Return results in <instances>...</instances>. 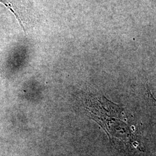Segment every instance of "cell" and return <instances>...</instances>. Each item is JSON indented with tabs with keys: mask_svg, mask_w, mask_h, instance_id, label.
I'll list each match as a JSON object with an SVG mask.
<instances>
[{
	"mask_svg": "<svg viewBox=\"0 0 156 156\" xmlns=\"http://www.w3.org/2000/svg\"><path fill=\"white\" fill-rule=\"evenodd\" d=\"M0 2H1V3H3L4 5H5L6 6H8V7H9L10 8V9L11 10L12 12L14 13V11H13V6H12V1H10V0H0Z\"/></svg>",
	"mask_w": 156,
	"mask_h": 156,
	"instance_id": "cell-1",
	"label": "cell"
},
{
	"mask_svg": "<svg viewBox=\"0 0 156 156\" xmlns=\"http://www.w3.org/2000/svg\"><path fill=\"white\" fill-rule=\"evenodd\" d=\"M146 90H147V94L148 95V96H149V97L150 98V99H151V101L153 102V104L154 105V106L156 107V100L154 98V97H153V95H152L151 94V91H150V90L149 89V88L148 87V86H147V85L146 86Z\"/></svg>",
	"mask_w": 156,
	"mask_h": 156,
	"instance_id": "cell-2",
	"label": "cell"
}]
</instances>
